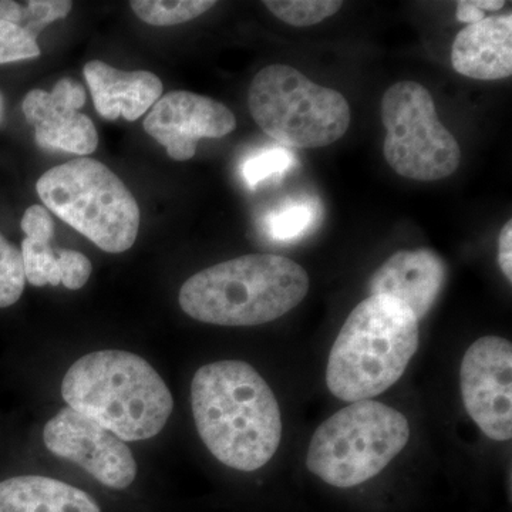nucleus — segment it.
I'll list each match as a JSON object with an SVG mask.
<instances>
[{
    "mask_svg": "<svg viewBox=\"0 0 512 512\" xmlns=\"http://www.w3.org/2000/svg\"><path fill=\"white\" fill-rule=\"evenodd\" d=\"M195 426L212 456L239 471L264 467L278 451L282 419L271 387L241 360L202 366L191 384Z\"/></svg>",
    "mask_w": 512,
    "mask_h": 512,
    "instance_id": "f257e3e1",
    "label": "nucleus"
},
{
    "mask_svg": "<svg viewBox=\"0 0 512 512\" xmlns=\"http://www.w3.org/2000/svg\"><path fill=\"white\" fill-rule=\"evenodd\" d=\"M62 396L70 409L123 441L156 437L174 409L156 369L124 350H99L77 360L64 376Z\"/></svg>",
    "mask_w": 512,
    "mask_h": 512,
    "instance_id": "f03ea898",
    "label": "nucleus"
},
{
    "mask_svg": "<svg viewBox=\"0 0 512 512\" xmlns=\"http://www.w3.org/2000/svg\"><path fill=\"white\" fill-rule=\"evenodd\" d=\"M308 272L281 255L229 259L198 272L181 288V309L220 326H256L291 312L308 295Z\"/></svg>",
    "mask_w": 512,
    "mask_h": 512,
    "instance_id": "7ed1b4c3",
    "label": "nucleus"
},
{
    "mask_svg": "<svg viewBox=\"0 0 512 512\" xmlns=\"http://www.w3.org/2000/svg\"><path fill=\"white\" fill-rule=\"evenodd\" d=\"M419 348V320L406 303L372 295L350 312L330 350L326 384L343 402L370 400L406 372Z\"/></svg>",
    "mask_w": 512,
    "mask_h": 512,
    "instance_id": "20e7f679",
    "label": "nucleus"
},
{
    "mask_svg": "<svg viewBox=\"0 0 512 512\" xmlns=\"http://www.w3.org/2000/svg\"><path fill=\"white\" fill-rule=\"evenodd\" d=\"M47 210L110 254L133 247L140 208L126 184L93 158L56 165L36 184Z\"/></svg>",
    "mask_w": 512,
    "mask_h": 512,
    "instance_id": "39448f33",
    "label": "nucleus"
},
{
    "mask_svg": "<svg viewBox=\"0 0 512 512\" xmlns=\"http://www.w3.org/2000/svg\"><path fill=\"white\" fill-rule=\"evenodd\" d=\"M410 439L406 416L387 404L362 400L320 424L306 466L320 480L352 488L382 473Z\"/></svg>",
    "mask_w": 512,
    "mask_h": 512,
    "instance_id": "423d86ee",
    "label": "nucleus"
},
{
    "mask_svg": "<svg viewBox=\"0 0 512 512\" xmlns=\"http://www.w3.org/2000/svg\"><path fill=\"white\" fill-rule=\"evenodd\" d=\"M248 106L259 128L285 146H330L350 126L345 96L311 82L288 64H271L256 74L249 87Z\"/></svg>",
    "mask_w": 512,
    "mask_h": 512,
    "instance_id": "0eeeda50",
    "label": "nucleus"
},
{
    "mask_svg": "<svg viewBox=\"0 0 512 512\" xmlns=\"http://www.w3.org/2000/svg\"><path fill=\"white\" fill-rule=\"evenodd\" d=\"M380 107L387 131L384 158L397 174L429 183L456 173L460 146L441 123L426 87L416 82L393 84L384 92Z\"/></svg>",
    "mask_w": 512,
    "mask_h": 512,
    "instance_id": "6e6552de",
    "label": "nucleus"
},
{
    "mask_svg": "<svg viewBox=\"0 0 512 512\" xmlns=\"http://www.w3.org/2000/svg\"><path fill=\"white\" fill-rule=\"evenodd\" d=\"M460 389L468 416L488 439L512 437V345L484 336L468 348L460 367Z\"/></svg>",
    "mask_w": 512,
    "mask_h": 512,
    "instance_id": "1a4fd4ad",
    "label": "nucleus"
},
{
    "mask_svg": "<svg viewBox=\"0 0 512 512\" xmlns=\"http://www.w3.org/2000/svg\"><path fill=\"white\" fill-rule=\"evenodd\" d=\"M43 440L50 453L82 467L106 487L124 490L136 480L137 463L127 444L70 407L47 421Z\"/></svg>",
    "mask_w": 512,
    "mask_h": 512,
    "instance_id": "9d476101",
    "label": "nucleus"
},
{
    "mask_svg": "<svg viewBox=\"0 0 512 512\" xmlns=\"http://www.w3.org/2000/svg\"><path fill=\"white\" fill-rule=\"evenodd\" d=\"M235 128L234 113L220 101L181 90L161 97L144 120L148 136L177 161L191 160L201 138H222Z\"/></svg>",
    "mask_w": 512,
    "mask_h": 512,
    "instance_id": "9b49d317",
    "label": "nucleus"
},
{
    "mask_svg": "<svg viewBox=\"0 0 512 512\" xmlns=\"http://www.w3.org/2000/svg\"><path fill=\"white\" fill-rule=\"evenodd\" d=\"M84 103L82 84L70 77L60 80L52 93L35 89L26 94L23 114L35 127L37 146L82 157L94 153L99 136L93 121L79 111Z\"/></svg>",
    "mask_w": 512,
    "mask_h": 512,
    "instance_id": "f8f14e48",
    "label": "nucleus"
},
{
    "mask_svg": "<svg viewBox=\"0 0 512 512\" xmlns=\"http://www.w3.org/2000/svg\"><path fill=\"white\" fill-rule=\"evenodd\" d=\"M447 281V265L433 249L399 251L372 275L369 292L406 303L417 320L436 305Z\"/></svg>",
    "mask_w": 512,
    "mask_h": 512,
    "instance_id": "ddd939ff",
    "label": "nucleus"
},
{
    "mask_svg": "<svg viewBox=\"0 0 512 512\" xmlns=\"http://www.w3.org/2000/svg\"><path fill=\"white\" fill-rule=\"evenodd\" d=\"M84 77L92 90L94 106L103 119H140L163 97V83L150 72H123L93 60L84 66Z\"/></svg>",
    "mask_w": 512,
    "mask_h": 512,
    "instance_id": "4468645a",
    "label": "nucleus"
},
{
    "mask_svg": "<svg viewBox=\"0 0 512 512\" xmlns=\"http://www.w3.org/2000/svg\"><path fill=\"white\" fill-rule=\"evenodd\" d=\"M451 64L461 76L507 79L512 73V16H490L458 32Z\"/></svg>",
    "mask_w": 512,
    "mask_h": 512,
    "instance_id": "2eb2a0df",
    "label": "nucleus"
},
{
    "mask_svg": "<svg viewBox=\"0 0 512 512\" xmlns=\"http://www.w3.org/2000/svg\"><path fill=\"white\" fill-rule=\"evenodd\" d=\"M0 512H101L80 488L43 476L0 481Z\"/></svg>",
    "mask_w": 512,
    "mask_h": 512,
    "instance_id": "dca6fc26",
    "label": "nucleus"
},
{
    "mask_svg": "<svg viewBox=\"0 0 512 512\" xmlns=\"http://www.w3.org/2000/svg\"><path fill=\"white\" fill-rule=\"evenodd\" d=\"M72 6L73 3L67 0H30L25 5L12 0H2L0 20L28 30L37 39L47 25L55 20L66 18Z\"/></svg>",
    "mask_w": 512,
    "mask_h": 512,
    "instance_id": "f3484780",
    "label": "nucleus"
},
{
    "mask_svg": "<svg viewBox=\"0 0 512 512\" xmlns=\"http://www.w3.org/2000/svg\"><path fill=\"white\" fill-rule=\"evenodd\" d=\"M214 0H133L131 9L148 25L174 26L204 15L214 8Z\"/></svg>",
    "mask_w": 512,
    "mask_h": 512,
    "instance_id": "a211bd4d",
    "label": "nucleus"
},
{
    "mask_svg": "<svg viewBox=\"0 0 512 512\" xmlns=\"http://www.w3.org/2000/svg\"><path fill=\"white\" fill-rule=\"evenodd\" d=\"M268 10L293 28H309L336 15L343 2L336 0H268L264 2Z\"/></svg>",
    "mask_w": 512,
    "mask_h": 512,
    "instance_id": "6ab92c4d",
    "label": "nucleus"
},
{
    "mask_svg": "<svg viewBox=\"0 0 512 512\" xmlns=\"http://www.w3.org/2000/svg\"><path fill=\"white\" fill-rule=\"evenodd\" d=\"M25 284L22 251L0 234V309L15 305Z\"/></svg>",
    "mask_w": 512,
    "mask_h": 512,
    "instance_id": "aec40b11",
    "label": "nucleus"
},
{
    "mask_svg": "<svg viewBox=\"0 0 512 512\" xmlns=\"http://www.w3.org/2000/svg\"><path fill=\"white\" fill-rule=\"evenodd\" d=\"M26 281L33 286L60 285L56 251L46 242L25 238L22 242Z\"/></svg>",
    "mask_w": 512,
    "mask_h": 512,
    "instance_id": "412c9836",
    "label": "nucleus"
},
{
    "mask_svg": "<svg viewBox=\"0 0 512 512\" xmlns=\"http://www.w3.org/2000/svg\"><path fill=\"white\" fill-rule=\"evenodd\" d=\"M293 163L292 153L285 148H271L249 157L242 165V175L248 187L255 188L262 181L284 174Z\"/></svg>",
    "mask_w": 512,
    "mask_h": 512,
    "instance_id": "4be33fe9",
    "label": "nucleus"
},
{
    "mask_svg": "<svg viewBox=\"0 0 512 512\" xmlns=\"http://www.w3.org/2000/svg\"><path fill=\"white\" fill-rule=\"evenodd\" d=\"M36 37L28 30L0 20V64L20 62L40 56Z\"/></svg>",
    "mask_w": 512,
    "mask_h": 512,
    "instance_id": "5701e85b",
    "label": "nucleus"
},
{
    "mask_svg": "<svg viewBox=\"0 0 512 512\" xmlns=\"http://www.w3.org/2000/svg\"><path fill=\"white\" fill-rule=\"evenodd\" d=\"M313 211L308 205H292L269 215L266 228L272 238L288 241L301 235L311 225Z\"/></svg>",
    "mask_w": 512,
    "mask_h": 512,
    "instance_id": "b1692460",
    "label": "nucleus"
},
{
    "mask_svg": "<svg viewBox=\"0 0 512 512\" xmlns=\"http://www.w3.org/2000/svg\"><path fill=\"white\" fill-rule=\"evenodd\" d=\"M56 256L60 284L72 291L83 288L93 271L90 259L82 252L72 251V249H59L56 251Z\"/></svg>",
    "mask_w": 512,
    "mask_h": 512,
    "instance_id": "393cba45",
    "label": "nucleus"
},
{
    "mask_svg": "<svg viewBox=\"0 0 512 512\" xmlns=\"http://www.w3.org/2000/svg\"><path fill=\"white\" fill-rule=\"evenodd\" d=\"M22 229L25 232V238L46 242V244H50L53 234H55V224H53L49 211L40 205H32L25 211L22 218Z\"/></svg>",
    "mask_w": 512,
    "mask_h": 512,
    "instance_id": "a878e982",
    "label": "nucleus"
},
{
    "mask_svg": "<svg viewBox=\"0 0 512 512\" xmlns=\"http://www.w3.org/2000/svg\"><path fill=\"white\" fill-rule=\"evenodd\" d=\"M498 264L508 281L512 282V221H507L498 237Z\"/></svg>",
    "mask_w": 512,
    "mask_h": 512,
    "instance_id": "bb28decb",
    "label": "nucleus"
},
{
    "mask_svg": "<svg viewBox=\"0 0 512 512\" xmlns=\"http://www.w3.org/2000/svg\"><path fill=\"white\" fill-rule=\"evenodd\" d=\"M487 18L485 12L478 8L477 0H463V2H457V19L460 22L473 23L481 22V20Z\"/></svg>",
    "mask_w": 512,
    "mask_h": 512,
    "instance_id": "cd10ccee",
    "label": "nucleus"
},
{
    "mask_svg": "<svg viewBox=\"0 0 512 512\" xmlns=\"http://www.w3.org/2000/svg\"><path fill=\"white\" fill-rule=\"evenodd\" d=\"M3 113V97L2 94H0V117H2Z\"/></svg>",
    "mask_w": 512,
    "mask_h": 512,
    "instance_id": "c85d7f7f",
    "label": "nucleus"
}]
</instances>
